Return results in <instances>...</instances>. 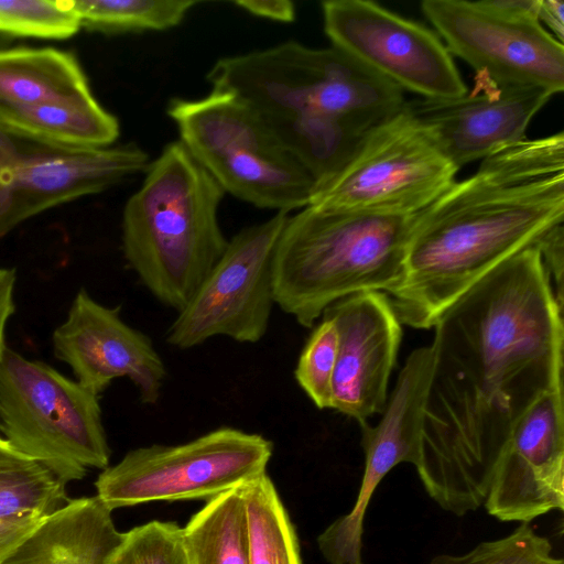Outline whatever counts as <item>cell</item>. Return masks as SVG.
Returning a JSON list of instances; mask_svg holds the SVG:
<instances>
[{
  "instance_id": "obj_6",
  "label": "cell",
  "mask_w": 564,
  "mask_h": 564,
  "mask_svg": "<svg viewBox=\"0 0 564 564\" xmlns=\"http://www.w3.org/2000/svg\"><path fill=\"white\" fill-rule=\"evenodd\" d=\"M166 111L180 141L225 193L276 213L310 204L314 177L237 96L212 90L199 99L174 98Z\"/></svg>"
},
{
  "instance_id": "obj_22",
  "label": "cell",
  "mask_w": 564,
  "mask_h": 564,
  "mask_svg": "<svg viewBox=\"0 0 564 564\" xmlns=\"http://www.w3.org/2000/svg\"><path fill=\"white\" fill-rule=\"evenodd\" d=\"M50 468L21 453L0 435V521L42 520L69 498Z\"/></svg>"
},
{
  "instance_id": "obj_4",
  "label": "cell",
  "mask_w": 564,
  "mask_h": 564,
  "mask_svg": "<svg viewBox=\"0 0 564 564\" xmlns=\"http://www.w3.org/2000/svg\"><path fill=\"white\" fill-rule=\"evenodd\" d=\"M225 194L177 140L149 163L127 200L126 260L163 305L181 311L224 253L218 209Z\"/></svg>"
},
{
  "instance_id": "obj_8",
  "label": "cell",
  "mask_w": 564,
  "mask_h": 564,
  "mask_svg": "<svg viewBox=\"0 0 564 564\" xmlns=\"http://www.w3.org/2000/svg\"><path fill=\"white\" fill-rule=\"evenodd\" d=\"M273 444L260 434L223 426L178 445L128 452L95 486L112 511L152 501L209 500L265 473Z\"/></svg>"
},
{
  "instance_id": "obj_10",
  "label": "cell",
  "mask_w": 564,
  "mask_h": 564,
  "mask_svg": "<svg viewBox=\"0 0 564 564\" xmlns=\"http://www.w3.org/2000/svg\"><path fill=\"white\" fill-rule=\"evenodd\" d=\"M290 214L236 234L188 303L177 312L167 343L180 349L196 347L215 336L257 343L268 330L275 304L272 262Z\"/></svg>"
},
{
  "instance_id": "obj_19",
  "label": "cell",
  "mask_w": 564,
  "mask_h": 564,
  "mask_svg": "<svg viewBox=\"0 0 564 564\" xmlns=\"http://www.w3.org/2000/svg\"><path fill=\"white\" fill-rule=\"evenodd\" d=\"M0 120L25 135L76 148L109 147L120 133L117 118L89 88L26 107L0 109Z\"/></svg>"
},
{
  "instance_id": "obj_1",
  "label": "cell",
  "mask_w": 564,
  "mask_h": 564,
  "mask_svg": "<svg viewBox=\"0 0 564 564\" xmlns=\"http://www.w3.org/2000/svg\"><path fill=\"white\" fill-rule=\"evenodd\" d=\"M433 327L415 468L427 495L463 517L484 505L523 415L563 386V301L539 246L500 264Z\"/></svg>"
},
{
  "instance_id": "obj_17",
  "label": "cell",
  "mask_w": 564,
  "mask_h": 564,
  "mask_svg": "<svg viewBox=\"0 0 564 564\" xmlns=\"http://www.w3.org/2000/svg\"><path fill=\"white\" fill-rule=\"evenodd\" d=\"M424 399L413 389L397 387L388 397L379 422L361 426L365 470L350 512L334 520L318 536L317 546L328 564H364V520L381 480L401 463L416 466L420 457Z\"/></svg>"
},
{
  "instance_id": "obj_21",
  "label": "cell",
  "mask_w": 564,
  "mask_h": 564,
  "mask_svg": "<svg viewBox=\"0 0 564 564\" xmlns=\"http://www.w3.org/2000/svg\"><path fill=\"white\" fill-rule=\"evenodd\" d=\"M182 530L188 564H249L241 485L207 500Z\"/></svg>"
},
{
  "instance_id": "obj_30",
  "label": "cell",
  "mask_w": 564,
  "mask_h": 564,
  "mask_svg": "<svg viewBox=\"0 0 564 564\" xmlns=\"http://www.w3.org/2000/svg\"><path fill=\"white\" fill-rule=\"evenodd\" d=\"M543 261L549 269L557 296L563 301V224L551 229L538 243Z\"/></svg>"
},
{
  "instance_id": "obj_5",
  "label": "cell",
  "mask_w": 564,
  "mask_h": 564,
  "mask_svg": "<svg viewBox=\"0 0 564 564\" xmlns=\"http://www.w3.org/2000/svg\"><path fill=\"white\" fill-rule=\"evenodd\" d=\"M417 215L323 210L306 206L278 240L272 282L275 304L306 328L332 304L399 281Z\"/></svg>"
},
{
  "instance_id": "obj_14",
  "label": "cell",
  "mask_w": 564,
  "mask_h": 564,
  "mask_svg": "<svg viewBox=\"0 0 564 564\" xmlns=\"http://www.w3.org/2000/svg\"><path fill=\"white\" fill-rule=\"evenodd\" d=\"M57 359L69 366L76 381L99 395L121 377L138 389L141 402H158L166 377L151 339L84 289L75 295L65 321L52 336Z\"/></svg>"
},
{
  "instance_id": "obj_12",
  "label": "cell",
  "mask_w": 564,
  "mask_h": 564,
  "mask_svg": "<svg viewBox=\"0 0 564 564\" xmlns=\"http://www.w3.org/2000/svg\"><path fill=\"white\" fill-rule=\"evenodd\" d=\"M421 10L451 55L475 74L552 95L563 91V43L539 22L506 15L484 1L424 0Z\"/></svg>"
},
{
  "instance_id": "obj_16",
  "label": "cell",
  "mask_w": 564,
  "mask_h": 564,
  "mask_svg": "<svg viewBox=\"0 0 564 564\" xmlns=\"http://www.w3.org/2000/svg\"><path fill=\"white\" fill-rule=\"evenodd\" d=\"M337 329L332 409L359 424L381 414L402 339V324L383 292L345 297L325 310Z\"/></svg>"
},
{
  "instance_id": "obj_9",
  "label": "cell",
  "mask_w": 564,
  "mask_h": 564,
  "mask_svg": "<svg viewBox=\"0 0 564 564\" xmlns=\"http://www.w3.org/2000/svg\"><path fill=\"white\" fill-rule=\"evenodd\" d=\"M457 171L404 104L339 171L316 185L308 205L323 210L417 215L455 182Z\"/></svg>"
},
{
  "instance_id": "obj_26",
  "label": "cell",
  "mask_w": 564,
  "mask_h": 564,
  "mask_svg": "<svg viewBox=\"0 0 564 564\" xmlns=\"http://www.w3.org/2000/svg\"><path fill=\"white\" fill-rule=\"evenodd\" d=\"M429 564H564V561L552 555L547 538L523 522L507 536L481 542L462 555H436Z\"/></svg>"
},
{
  "instance_id": "obj_25",
  "label": "cell",
  "mask_w": 564,
  "mask_h": 564,
  "mask_svg": "<svg viewBox=\"0 0 564 564\" xmlns=\"http://www.w3.org/2000/svg\"><path fill=\"white\" fill-rule=\"evenodd\" d=\"M80 28L70 0H0V33L63 40Z\"/></svg>"
},
{
  "instance_id": "obj_2",
  "label": "cell",
  "mask_w": 564,
  "mask_h": 564,
  "mask_svg": "<svg viewBox=\"0 0 564 564\" xmlns=\"http://www.w3.org/2000/svg\"><path fill=\"white\" fill-rule=\"evenodd\" d=\"M564 216V134L523 139L481 160L419 214L401 276L386 294L401 324L429 329Z\"/></svg>"
},
{
  "instance_id": "obj_29",
  "label": "cell",
  "mask_w": 564,
  "mask_h": 564,
  "mask_svg": "<svg viewBox=\"0 0 564 564\" xmlns=\"http://www.w3.org/2000/svg\"><path fill=\"white\" fill-rule=\"evenodd\" d=\"M41 141L0 120V237L18 226L14 218L17 195Z\"/></svg>"
},
{
  "instance_id": "obj_11",
  "label": "cell",
  "mask_w": 564,
  "mask_h": 564,
  "mask_svg": "<svg viewBox=\"0 0 564 564\" xmlns=\"http://www.w3.org/2000/svg\"><path fill=\"white\" fill-rule=\"evenodd\" d=\"M324 31L332 46L400 89L446 98L467 87L440 36L367 0H326Z\"/></svg>"
},
{
  "instance_id": "obj_32",
  "label": "cell",
  "mask_w": 564,
  "mask_h": 564,
  "mask_svg": "<svg viewBox=\"0 0 564 564\" xmlns=\"http://www.w3.org/2000/svg\"><path fill=\"white\" fill-rule=\"evenodd\" d=\"M42 520L0 521V564L4 563L8 556Z\"/></svg>"
},
{
  "instance_id": "obj_27",
  "label": "cell",
  "mask_w": 564,
  "mask_h": 564,
  "mask_svg": "<svg viewBox=\"0 0 564 564\" xmlns=\"http://www.w3.org/2000/svg\"><path fill=\"white\" fill-rule=\"evenodd\" d=\"M322 317L300 355L294 375L316 408L325 410L332 409L338 335L334 322L327 316Z\"/></svg>"
},
{
  "instance_id": "obj_34",
  "label": "cell",
  "mask_w": 564,
  "mask_h": 564,
  "mask_svg": "<svg viewBox=\"0 0 564 564\" xmlns=\"http://www.w3.org/2000/svg\"><path fill=\"white\" fill-rule=\"evenodd\" d=\"M539 23L558 42L564 41V2L562 0H540Z\"/></svg>"
},
{
  "instance_id": "obj_33",
  "label": "cell",
  "mask_w": 564,
  "mask_h": 564,
  "mask_svg": "<svg viewBox=\"0 0 564 564\" xmlns=\"http://www.w3.org/2000/svg\"><path fill=\"white\" fill-rule=\"evenodd\" d=\"M17 276L12 269H0V357L4 350L6 328L14 311L13 292Z\"/></svg>"
},
{
  "instance_id": "obj_20",
  "label": "cell",
  "mask_w": 564,
  "mask_h": 564,
  "mask_svg": "<svg viewBox=\"0 0 564 564\" xmlns=\"http://www.w3.org/2000/svg\"><path fill=\"white\" fill-rule=\"evenodd\" d=\"M69 53L52 48L0 50V109L21 108L88 89Z\"/></svg>"
},
{
  "instance_id": "obj_24",
  "label": "cell",
  "mask_w": 564,
  "mask_h": 564,
  "mask_svg": "<svg viewBox=\"0 0 564 564\" xmlns=\"http://www.w3.org/2000/svg\"><path fill=\"white\" fill-rule=\"evenodd\" d=\"M80 25L104 33L164 31L178 25L195 0H70Z\"/></svg>"
},
{
  "instance_id": "obj_23",
  "label": "cell",
  "mask_w": 564,
  "mask_h": 564,
  "mask_svg": "<svg viewBox=\"0 0 564 564\" xmlns=\"http://www.w3.org/2000/svg\"><path fill=\"white\" fill-rule=\"evenodd\" d=\"M241 494L249 564H302L295 529L267 473L242 484Z\"/></svg>"
},
{
  "instance_id": "obj_28",
  "label": "cell",
  "mask_w": 564,
  "mask_h": 564,
  "mask_svg": "<svg viewBox=\"0 0 564 564\" xmlns=\"http://www.w3.org/2000/svg\"><path fill=\"white\" fill-rule=\"evenodd\" d=\"M108 564H188L183 530L153 520L124 532Z\"/></svg>"
},
{
  "instance_id": "obj_18",
  "label": "cell",
  "mask_w": 564,
  "mask_h": 564,
  "mask_svg": "<svg viewBox=\"0 0 564 564\" xmlns=\"http://www.w3.org/2000/svg\"><path fill=\"white\" fill-rule=\"evenodd\" d=\"M122 535L97 495L69 499L44 518L3 564H108Z\"/></svg>"
},
{
  "instance_id": "obj_3",
  "label": "cell",
  "mask_w": 564,
  "mask_h": 564,
  "mask_svg": "<svg viewBox=\"0 0 564 564\" xmlns=\"http://www.w3.org/2000/svg\"><path fill=\"white\" fill-rule=\"evenodd\" d=\"M206 79L212 90L248 104L316 185L406 101L402 89L341 51L296 41L221 57Z\"/></svg>"
},
{
  "instance_id": "obj_7",
  "label": "cell",
  "mask_w": 564,
  "mask_h": 564,
  "mask_svg": "<svg viewBox=\"0 0 564 564\" xmlns=\"http://www.w3.org/2000/svg\"><path fill=\"white\" fill-rule=\"evenodd\" d=\"M0 433L65 484L109 466L99 395L9 347L0 357Z\"/></svg>"
},
{
  "instance_id": "obj_13",
  "label": "cell",
  "mask_w": 564,
  "mask_h": 564,
  "mask_svg": "<svg viewBox=\"0 0 564 564\" xmlns=\"http://www.w3.org/2000/svg\"><path fill=\"white\" fill-rule=\"evenodd\" d=\"M552 96L541 88L500 84L475 74L473 87L462 95L419 98L405 101V108L459 170L525 139L531 120Z\"/></svg>"
},
{
  "instance_id": "obj_15",
  "label": "cell",
  "mask_w": 564,
  "mask_h": 564,
  "mask_svg": "<svg viewBox=\"0 0 564 564\" xmlns=\"http://www.w3.org/2000/svg\"><path fill=\"white\" fill-rule=\"evenodd\" d=\"M563 386L520 420L498 460L484 506L502 522H531L564 509Z\"/></svg>"
},
{
  "instance_id": "obj_31",
  "label": "cell",
  "mask_w": 564,
  "mask_h": 564,
  "mask_svg": "<svg viewBox=\"0 0 564 564\" xmlns=\"http://www.w3.org/2000/svg\"><path fill=\"white\" fill-rule=\"evenodd\" d=\"M235 4L250 14L289 23L295 20L294 3L289 0H238Z\"/></svg>"
}]
</instances>
